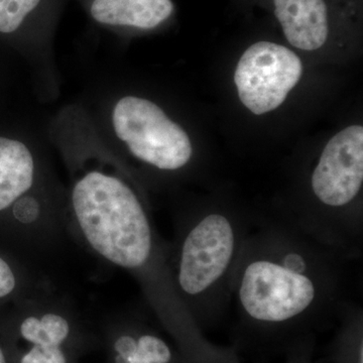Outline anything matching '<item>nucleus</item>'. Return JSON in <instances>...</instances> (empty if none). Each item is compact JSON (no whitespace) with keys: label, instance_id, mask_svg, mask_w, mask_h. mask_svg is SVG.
<instances>
[{"label":"nucleus","instance_id":"2","mask_svg":"<svg viewBox=\"0 0 363 363\" xmlns=\"http://www.w3.org/2000/svg\"><path fill=\"white\" fill-rule=\"evenodd\" d=\"M79 233L88 247L113 266L143 271L157 253V238L147 210L133 189L116 176L91 171L71 196Z\"/></svg>","mask_w":363,"mask_h":363},{"label":"nucleus","instance_id":"8","mask_svg":"<svg viewBox=\"0 0 363 363\" xmlns=\"http://www.w3.org/2000/svg\"><path fill=\"white\" fill-rule=\"evenodd\" d=\"M18 332L30 344L20 363H68L63 344L70 336L71 326L61 313H33L21 321Z\"/></svg>","mask_w":363,"mask_h":363},{"label":"nucleus","instance_id":"3","mask_svg":"<svg viewBox=\"0 0 363 363\" xmlns=\"http://www.w3.org/2000/svg\"><path fill=\"white\" fill-rule=\"evenodd\" d=\"M248 229L221 211L206 212L179 226L169 278L186 309L206 316L229 305Z\"/></svg>","mask_w":363,"mask_h":363},{"label":"nucleus","instance_id":"4","mask_svg":"<svg viewBox=\"0 0 363 363\" xmlns=\"http://www.w3.org/2000/svg\"><path fill=\"white\" fill-rule=\"evenodd\" d=\"M114 130L135 159L162 171L184 168L193 156L185 130L161 107L135 96L121 98L112 113Z\"/></svg>","mask_w":363,"mask_h":363},{"label":"nucleus","instance_id":"11","mask_svg":"<svg viewBox=\"0 0 363 363\" xmlns=\"http://www.w3.org/2000/svg\"><path fill=\"white\" fill-rule=\"evenodd\" d=\"M116 363H171L173 352L164 339L152 333L123 334L113 345Z\"/></svg>","mask_w":363,"mask_h":363},{"label":"nucleus","instance_id":"9","mask_svg":"<svg viewBox=\"0 0 363 363\" xmlns=\"http://www.w3.org/2000/svg\"><path fill=\"white\" fill-rule=\"evenodd\" d=\"M174 11L171 0H93L91 16L104 25L150 30L168 20Z\"/></svg>","mask_w":363,"mask_h":363},{"label":"nucleus","instance_id":"10","mask_svg":"<svg viewBox=\"0 0 363 363\" xmlns=\"http://www.w3.org/2000/svg\"><path fill=\"white\" fill-rule=\"evenodd\" d=\"M33 182L32 152L23 143L0 136V211L25 199L21 197L30 190Z\"/></svg>","mask_w":363,"mask_h":363},{"label":"nucleus","instance_id":"12","mask_svg":"<svg viewBox=\"0 0 363 363\" xmlns=\"http://www.w3.org/2000/svg\"><path fill=\"white\" fill-rule=\"evenodd\" d=\"M40 0H0V33L16 32Z\"/></svg>","mask_w":363,"mask_h":363},{"label":"nucleus","instance_id":"14","mask_svg":"<svg viewBox=\"0 0 363 363\" xmlns=\"http://www.w3.org/2000/svg\"><path fill=\"white\" fill-rule=\"evenodd\" d=\"M0 363H9L6 352H4V348L1 346H0Z\"/></svg>","mask_w":363,"mask_h":363},{"label":"nucleus","instance_id":"1","mask_svg":"<svg viewBox=\"0 0 363 363\" xmlns=\"http://www.w3.org/2000/svg\"><path fill=\"white\" fill-rule=\"evenodd\" d=\"M345 253L297 225H262L247 234L229 304L245 322L276 328L340 307Z\"/></svg>","mask_w":363,"mask_h":363},{"label":"nucleus","instance_id":"6","mask_svg":"<svg viewBox=\"0 0 363 363\" xmlns=\"http://www.w3.org/2000/svg\"><path fill=\"white\" fill-rule=\"evenodd\" d=\"M363 128H344L327 143L311 175L317 201L330 210L350 206L362 192Z\"/></svg>","mask_w":363,"mask_h":363},{"label":"nucleus","instance_id":"7","mask_svg":"<svg viewBox=\"0 0 363 363\" xmlns=\"http://www.w3.org/2000/svg\"><path fill=\"white\" fill-rule=\"evenodd\" d=\"M274 14L286 40L304 51L320 49L328 38V11L324 0H274Z\"/></svg>","mask_w":363,"mask_h":363},{"label":"nucleus","instance_id":"5","mask_svg":"<svg viewBox=\"0 0 363 363\" xmlns=\"http://www.w3.org/2000/svg\"><path fill=\"white\" fill-rule=\"evenodd\" d=\"M302 74V61L292 50L259 42L243 52L234 82L242 104L255 116H262L285 102Z\"/></svg>","mask_w":363,"mask_h":363},{"label":"nucleus","instance_id":"13","mask_svg":"<svg viewBox=\"0 0 363 363\" xmlns=\"http://www.w3.org/2000/svg\"><path fill=\"white\" fill-rule=\"evenodd\" d=\"M18 281L9 264L0 257V298H6L16 290Z\"/></svg>","mask_w":363,"mask_h":363}]
</instances>
